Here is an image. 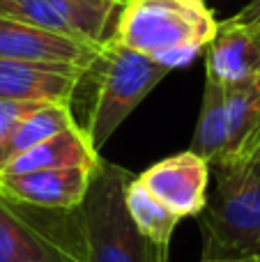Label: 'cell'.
Masks as SVG:
<instances>
[{"label": "cell", "mask_w": 260, "mask_h": 262, "mask_svg": "<svg viewBox=\"0 0 260 262\" xmlns=\"http://www.w3.org/2000/svg\"><path fill=\"white\" fill-rule=\"evenodd\" d=\"M72 124H76V118H74V113H72V106L46 104V106L35 108L32 113H28L26 118L16 124L14 134L9 136L7 145H5L0 170H3L14 157H18V154L26 152V149L49 140L51 136L69 129Z\"/></svg>", "instance_id": "5bb4252c"}, {"label": "cell", "mask_w": 260, "mask_h": 262, "mask_svg": "<svg viewBox=\"0 0 260 262\" xmlns=\"http://www.w3.org/2000/svg\"><path fill=\"white\" fill-rule=\"evenodd\" d=\"M221 177H235V180H244V182H253V184H260V157L244 172H237V175H221Z\"/></svg>", "instance_id": "ac0fdd59"}, {"label": "cell", "mask_w": 260, "mask_h": 262, "mask_svg": "<svg viewBox=\"0 0 260 262\" xmlns=\"http://www.w3.org/2000/svg\"><path fill=\"white\" fill-rule=\"evenodd\" d=\"M92 168H46L18 175L0 172V191L21 203L44 209H76L90 186Z\"/></svg>", "instance_id": "30bf717a"}, {"label": "cell", "mask_w": 260, "mask_h": 262, "mask_svg": "<svg viewBox=\"0 0 260 262\" xmlns=\"http://www.w3.org/2000/svg\"><path fill=\"white\" fill-rule=\"evenodd\" d=\"M83 76L85 69L76 64L0 60V99L72 106Z\"/></svg>", "instance_id": "ba28073f"}, {"label": "cell", "mask_w": 260, "mask_h": 262, "mask_svg": "<svg viewBox=\"0 0 260 262\" xmlns=\"http://www.w3.org/2000/svg\"><path fill=\"white\" fill-rule=\"evenodd\" d=\"M39 106H46V104H28V101L0 99V166H3V149H5V145H7L9 136L16 129V124L21 122L28 113L39 108Z\"/></svg>", "instance_id": "2e32d148"}, {"label": "cell", "mask_w": 260, "mask_h": 262, "mask_svg": "<svg viewBox=\"0 0 260 262\" xmlns=\"http://www.w3.org/2000/svg\"><path fill=\"white\" fill-rule=\"evenodd\" d=\"M214 193L201 212L203 260L260 258V184L214 175Z\"/></svg>", "instance_id": "5b68a950"}, {"label": "cell", "mask_w": 260, "mask_h": 262, "mask_svg": "<svg viewBox=\"0 0 260 262\" xmlns=\"http://www.w3.org/2000/svg\"><path fill=\"white\" fill-rule=\"evenodd\" d=\"M111 3H118V5H124V3H127V0H111Z\"/></svg>", "instance_id": "ffe728a7"}, {"label": "cell", "mask_w": 260, "mask_h": 262, "mask_svg": "<svg viewBox=\"0 0 260 262\" xmlns=\"http://www.w3.org/2000/svg\"><path fill=\"white\" fill-rule=\"evenodd\" d=\"M210 163L198 154L184 152L161 159L136 177L147 193L155 195L168 212L178 219L198 216L207 205L210 186Z\"/></svg>", "instance_id": "8992f818"}, {"label": "cell", "mask_w": 260, "mask_h": 262, "mask_svg": "<svg viewBox=\"0 0 260 262\" xmlns=\"http://www.w3.org/2000/svg\"><path fill=\"white\" fill-rule=\"evenodd\" d=\"M201 262H260L258 255H247V258H237V260H201Z\"/></svg>", "instance_id": "d6986e66"}, {"label": "cell", "mask_w": 260, "mask_h": 262, "mask_svg": "<svg viewBox=\"0 0 260 262\" xmlns=\"http://www.w3.org/2000/svg\"><path fill=\"white\" fill-rule=\"evenodd\" d=\"M127 3H129V0H127Z\"/></svg>", "instance_id": "44dd1931"}, {"label": "cell", "mask_w": 260, "mask_h": 262, "mask_svg": "<svg viewBox=\"0 0 260 262\" xmlns=\"http://www.w3.org/2000/svg\"><path fill=\"white\" fill-rule=\"evenodd\" d=\"M233 18L240 23H247V26L260 28V0H251V3H249L247 7L240 9Z\"/></svg>", "instance_id": "e0dca14e"}, {"label": "cell", "mask_w": 260, "mask_h": 262, "mask_svg": "<svg viewBox=\"0 0 260 262\" xmlns=\"http://www.w3.org/2000/svg\"><path fill=\"white\" fill-rule=\"evenodd\" d=\"M260 76V28L235 21L216 23V32L205 46V81L235 88Z\"/></svg>", "instance_id": "9c48e42d"}, {"label": "cell", "mask_w": 260, "mask_h": 262, "mask_svg": "<svg viewBox=\"0 0 260 262\" xmlns=\"http://www.w3.org/2000/svg\"><path fill=\"white\" fill-rule=\"evenodd\" d=\"M228 149L214 175L244 172L260 157V76L235 88H226Z\"/></svg>", "instance_id": "8fae6325"}, {"label": "cell", "mask_w": 260, "mask_h": 262, "mask_svg": "<svg viewBox=\"0 0 260 262\" xmlns=\"http://www.w3.org/2000/svg\"><path fill=\"white\" fill-rule=\"evenodd\" d=\"M228 149V115H226V88L205 81L203 88L201 113H198L196 131L191 138L189 152L198 154L210 163V168H219Z\"/></svg>", "instance_id": "4fadbf2b"}, {"label": "cell", "mask_w": 260, "mask_h": 262, "mask_svg": "<svg viewBox=\"0 0 260 262\" xmlns=\"http://www.w3.org/2000/svg\"><path fill=\"white\" fill-rule=\"evenodd\" d=\"M101 154L92 149L83 127L72 124L69 129L51 136L49 140L35 145V147L14 157L0 172L5 175H18L30 170H46V168H95Z\"/></svg>", "instance_id": "7c38bea8"}, {"label": "cell", "mask_w": 260, "mask_h": 262, "mask_svg": "<svg viewBox=\"0 0 260 262\" xmlns=\"http://www.w3.org/2000/svg\"><path fill=\"white\" fill-rule=\"evenodd\" d=\"M85 72L95 76V99L83 131L92 149L99 154L111 136L168 76L170 69L111 37Z\"/></svg>", "instance_id": "3957f363"}, {"label": "cell", "mask_w": 260, "mask_h": 262, "mask_svg": "<svg viewBox=\"0 0 260 262\" xmlns=\"http://www.w3.org/2000/svg\"><path fill=\"white\" fill-rule=\"evenodd\" d=\"M99 51V44H92L81 37L0 16V60L60 62L88 69Z\"/></svg>", "instance_id": "52a82bcc"}, {"label": "cell", "mask_w": 260, "mask_h": 262, "mask_svg": "<svg viewBox=\"0 0 260 262\" xmlns=\"http://www.w3.org/2000/svg\"><path fill=\"white\" fill-rule=\"evenodd\" d=\"M124 207H127L129 219L134 221V226L138 228V232L143 237L155 242L157 246L170 249L173 232L182 219H178L155 195L147 193V189L136 177H132L127 182V186H124Z\"/></svg>", "instance_id": "9a60e30c"}, {"label": "cell", "mask_w": 260, "mask_h": 262, "mask_svg": "<svg viewBox=\"0 0 260 262\" xmlns=\"http://www.w3.org/2000/svg\"><path fill=\"white\" fill-rule=\"evenodd\" d=\"M216 23L203 0H129L120 7L113 39L173 72L205 51Z\"/></svg>", "instance_id": "6da1fadb"}, {"label": "cell", "mask_w": 260, "mask_h": 262, "mask_svg": "<svg viewBox=\"0 0 260 262\" xmlns=\"http://www.w3.org/2000/svg\"><path fill=\"white\" fill-rule=\"evenodd\" d=\"M0 262H85L78 207L44 209L0 191Z\"/></svg>", "instance_id": "277c9868"}, {"label": "cell", "mask_w": 260, "mask_h": 262, "mask_svg": "<svg viewBox=\"0 0 260 262\" xmlns=\"http://www.w3.org/2000/svg\"><path fill=\"white\" fill-rule=\"evenodd\" d=\"M127 168L99 157L90 186L78 205L85 242V262H168L170 249L157 246L138 232L124 207Z\"/></svg>", "instance_id": "7a4b0ae2"}]
</instances>
